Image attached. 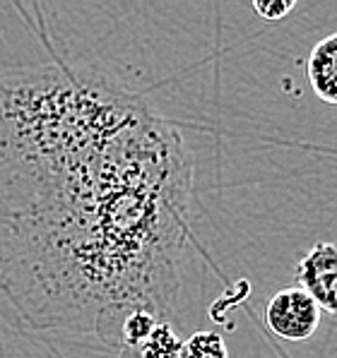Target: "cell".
<instances>
[{"label": "cell", "instance_id": "1", "mask_svg": "<svg viewBox=\"0 0 337 358\" xmlns=\"http://www.w3.org/2000/svg\"><path fill=\"white\" fill-rule=\"evenodd\" d=\"M265 322L270 332L287 341H303L313 337L320 324V308L299 286L282 289L265 308Z\"/></svg>", "mask_w": 337, "mask_h": 358}, {"label": "cell", "instance_id": "2", "mask_svg": "<svg viewBox=\"0 0 337 358\" xmlns=\"http://www.w3.org/2000/svg\"><path fill=\"white\" fill-rule=\"evenodd\" d=\"M296 282L320 310L337 317V243L313 245L296 262Z\"/></svg>", "mask_w": 337, "mask_h": 358}, {"label": "cell", "instance_id": "3", "mask_svg": "<svg viewBox=\"0 0 337 358\" xmlns=\"http://www.w3.org/2000/svg\"><path fill=\"white\" fill-rule=\"evenodd\" d=\"M306 75L313 94L320 101L337 106V31L320 38L311 48Z\"/></svg>", "mask_w": 337, "mask_h": 358}, {"label": "cell", "instance_id": "4", "mask_svg": "<svg viewBox=\"0 0 337 358\" xmlns=\"http://www.w3.org/2000/svg\"><path fill=\"white\" fill-rule=\"evenodd\" d=\"M181 346L184 341L174 334L169 322H157V327L150 332L142 344L132 346V349H125L123 354L128 356H137V358H179Z\"/></svg>", "mask_w": 337, "mask_h": 358}, {"label": "cell", "instance_id": "5", "mask_svg": "<svg viewBox=\"0 0 337 358\" xmlns=\"http://www.w3.org/2000/svg\"><path fill=\"white\" fill-rule=\"evenodd\" d=\"M179 358H229V351L217 332H195L184 341Z\"/></svg>", "mask_w": 337, "mask_h": 358}, {"label": "cell", "instance_id": "6", "mask_svg": "<svg viewBox=\"0 0 337 358\" xmlns=\"http://www.w3.org/2000/svg\"><path fill=\"white\" fill-rule=\"evenodd\" d=\"M159 317L152 315L150 310H132L123 317V324H121V337H123V346L125 349H132V346L142 344L154 327H157Z\"/></svg>", "mask_w": 337, "mask_h": 358}, {"label": "cell", "instance_id": "7", "mask_svg": "<svg viewBox=\"0 0 337 358\" xmlns=\"http://www.w3.org/2000/svg\"><path fill=\"white\" fill-rule=\"evenodd\" d=\"M294 5H296L294 0H256L253 3V13L268 22H275V20H284L294 10Z\"/></svg>", "mask_w": 337, "mask_h": 358}]
</instances>
